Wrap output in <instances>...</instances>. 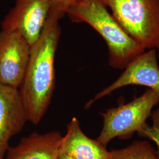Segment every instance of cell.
Masks as SVG:
<instances>
[{"mask_svg": "<svg viewBox=\"0 0 159 159\" xmlns=\"http://www.w3.org/2000/svg\"><path fill=\"white\" fill-rule=\"evenodd\" d=\"M66 14L52 7L40 37L32 46L27 70L18 88L28 120L38 125L50 105L55 89V56L61 35L60 20Z\"/></svg>", "mask_w": 159, "mask_h": 159, "instance_id": "cell-1", "label": "cell"}, {"mask_svg": "<svg viewBox=\"0 0 159 159\" xmlns=\"http://www.w3.org/2000/svg\"><path fill=\"white\" fill-rule=\"evenodd\" d=\"M76 23H85L101 35L108 51V64L125 69L146 48L126 33L107 10L102 0H79L66 11Z\"/></svg>", "mask_w": 159, "mask_h": 159, "instance_id": "cell-2", "label": "cell"}, {"mask_svg": "<svg viewBox=\"0 0 159 159\" xmlns=\"http://www.w3.org/2000/svg\"><path fill=\"white\" fill-rule=\"evenodd\" d=\"M132 39L144 48L159 44V0H102Z\"/></svg>", "mask_w": 159, "mask_h": 159, "instance_id": "cell-3", "label": "cell"}, {"mask_svg": "<svg viewBox=\"0 0 159 159\" xmlns=\"http://www.w3.org/2000/svg\"><path fill=\"white\" fill-rule=\"evenodd\" d=\"M159 102V93L150 89L132 102L102 113L103 125L97 141L106 147L116 137L127 139L139 133Z\"/></svg>", "mask_w": 159, "mask_h": 159, "instance_id": "cell-4", "label": "cell"}, {"mask_svg": "<svg viewBox=\"0 0 159 159\" xmlns=\"http://www.w3.org/2000/svg\"><path fill=\"white\" fill-rule=\"evenodd\" d=\"M52 8L50 0H15L1 30L17 31L32 46L40 37Z\"/></svg>", "mask_w": 159, "mask_h": 159, "instance_id": "cell-5", "label": "cell"}, {"mask_svg": "<svg viewBox=\"0 0 159 159\" xmlns=\"http://www.w3.org/2000/svg\"><path fill=\"white\" fill-rule=\"evenodd\" d=\"M31 46L17 31H0V83L18 89L29 63Z\"/></svg>", "mask_w": 159, "mask_h": 159, "instance_id": "cell-6", "label": "cell"}, {"mask_svg": "<svg viewBox=\"0 0 159 159\" xmlns=\"http://www.w3.org/2000/svg\"><path fill=\"white\" fill-rule=\"evenodd\" d=\"M130 85L147 86L159 93V67L156 48L144 51L136 57L117 79L87 102L85 108L90 107L94 102L120 88Z\"/></svg>", "mask_w": 159, "mask_h": 159, "instance_id": "cell-7", "label": "cell"}, {"mask_svg": "<svg viewBox=\"0 0 159 159\" xmlns=\"http://www.w3.org/2000/svg\"><path fill=\"white\" fill-rule=\"evenodd\" d=\"M29 121L18 89L0 83V157L4 158L12 137Z\"/></svg>", "mask_w": 159, "mask_h": 159, "instance_id": "cell-8", "label": "cell"}, {"mask_svg": "<svg viewBox=\"0 0 159 159\" xmlns=\"http://www.w3.org/2000/svg\"><path fill=\"white\" fill-rule=\"evenodd\" d=\"M63 136L59 131L34 132L10 147L6 159H59Z\"/></svg>", "mask_w": 159, "mask_h": 159, "instance_id": "cell-9", "label": "cell"}, {"mask_svg": "<svg viewBox=\"0 0 159 159\" xmlns=\"http://www.w3.org/2000/svg\"><path fill=\"white\" fill-rule=\"evenodd\" d=\"M61 153L74 159H109L110 156L106 146L85 135L75 117L70 121L63 136Z\"/></svg>", "mask_w": 159, "mask_h": 159, "instance_id": "cell-10", "label": "cell"}, {"mask_svg": "<svg viewBox=\"0 0 159 159\" xmlns=\"http://www.w3.org/2000/svg\"><path fill=\"white\" fill-rule=\"evenodd\" d=\"M109 159H159L157 151L148 141H134L129 146L110 151Z\"/></svg>", "mask_w": 159, "mask_h": 159, "instance_id": "cell-11", "label": "cell"}, {"mask_svg": "<svg viewBox=\"0 0 159 159\" xmlns=\"http://www.w3.org/2000/svg\"><path fill=\"white\" fill-rule=\"evenodd\" d=\"M152 117L153 125L149 126L146 124L139 134L142 136L148 137L156 144L157 147V152L159 158V109L154 111Z\"/></svg>", "mask_w": 159, "mask_h": 159, "instance_id": "cell-12", "label": "cell"}, {"mask_svg": "<svg viewBox=\"0 0 159 159\" xmlns=\"http://www.w3.org/2000/svg\"><path fill=\"white\" fill-rule=\"evenodd\" d=\"M52 4V7H56L63 10L66 13V10L70 6L78 1L79 0H50Z\"/></svg>", "mask_w": 159, "mask_h": 159, "instance_id": "cell-13", "label": "cell"}, {"mask_svg": "<svg viewBox=\"0 0 159 159\" xmlns=\"http://www.w3.org/2000/svg\"><path fill=\"white\" fill-rule=\"evenodd\" d=\"M74 159L73 158V157H70V156H69L68 155H67V154H65L61 153L60 154V159Z\"/></svg>", "mask_w": 159, "mask_h": 159, "instance_id": "cell-14", "label": "cell"}, {"mask_svg": "<svg viewBox=\"0 0 159 159\" xmlns=\"http://www.w3.org/2000/svg\"><path fill=\"white\" fill-rule=\"evenodd\" d=\"M156 50H157V58H159V44L158 46H157V47L156 48Z\"/></svg>", "mask_w": 159, "mask_h": 159, "instance_id": "cell-15", "label": "cell"}, {"mask_svg": "<svg viewBox=\"0 0 159 159\" xmlns=\"http://www.w3.org/2000/svg\"><path fill=\"white\" fill-rule=\"evenodd\" d=\"M0 159H4V158H2V157H0Z\"/></svg>", "mask_w": 159, "mask_h": 159, "instance_id": "cell-16", "label": "cell"}]
</instances>
